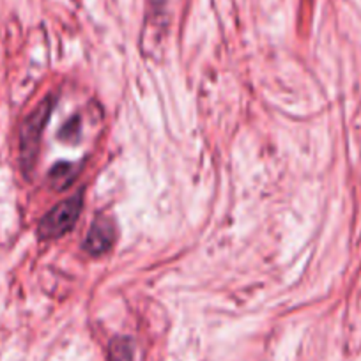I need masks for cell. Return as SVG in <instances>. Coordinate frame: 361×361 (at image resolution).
I'll use <instances>...</instances> for the list:
<instances>
[{"label": "cell", "mask_w": 361, "mask_h": 361, "mask_svg": "<svg viewBox=\"0 0 361 361\" xmlns=\"http://www.w3.org/2000/svg\"><path fill=\"white\" fill-rule=\"evenodd\" d=\"M83 197L82 193L69 197V199L62 200L61 204L48 211L39 221V235L44 239L61 238L68 231L75 227L76 220H78L80 213H82Z\"/></svg>", "instance_id": "6da1fadb"}, {"label": "cell", "mask_w": 361, "mask_h": 361, "mask_svg": "<svg viewBox=\"0 0 361 361\" xmlns=\"http://www.w3.org/2000/svg\"><path fill=\"white\" fill-rule=\"evenodd\" d=\"M54 98H47L23 123L22 130V161L23 169L30 170L36 161L37 151H39L41 135H43L44 126L50 119L51 109H54Z\"/></svg>", "instance_id": "7a4b0ae2"}, {"label": "cell", "mask_w": 361, "mask_h": 361, "mask_svg": "<svg viewBox=\"0 0 361 361\" xmlns=\"http://www.w3.org/2000/svg\"><path fill=\"white\" fill-rule=\"evenodd\" d=\"M114 238H116L114 225L109 220H96L90 227L89 234H87L83 246L90 255H102L112 248Z\"/></svg>", "instance_id": "3957f363"}, {"label": "cell", "mask_w": 361, "mask_h": 361, "mask_svg": "<svg viewBox=\"0 0 361 361\" xmlns=\"http://www.w3.org/2000/svg\"><path fill=\"white\" fill-rule=\"evenodd\" d=\"M109 361H133V342L126 336H119L110 342Z\"/></svg>", "instance_id": "277c9868"}, {"label": "cell", "mask_w": 361, "mask_h": 361, "mask_svg": "<svg viewBox=\"0 0 361 361\" xmlns=\"http://www.w3.org/2000/svg\"><path fill=\"white\" fill-rule=\"evenodd\" d=\"M76 130H78V121H76V119L69 121V123H66L64 130L61 131L62 138H66V140H68V138H73V133H75Z\"/></svg>", "instance_id": "5b68a950"}]
</instances>
